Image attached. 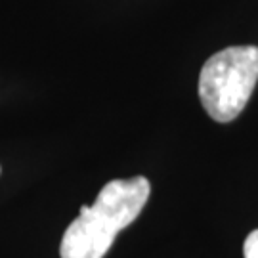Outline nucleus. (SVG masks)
<instances>
[{
	"mask_svg": "<svg viewBox=\"0 0 258 258\" xmlns=\"http://www.w3.org/2000/svg\"><path fill=\"white\" fill-rule=\"evenodd\" d=\"M151 194L146 176L111 180L92 205L81 207L79 216L65 230L59 245L61 258H103L117 233L140 216Z\"/></svg>",
	"mask_w": 258,
	"mask_h": 258,
	"instance_id": "f257e3e1",
	"label": "nucleus"
},
{
	"mask_svg": "<svg viewBox=\"0 0 258 258\" xmlns=\"http://www.w3.org/2000/svg\"><path fill=\"white\" fill-rule=\"evenodd\" d=\"M256 81L258 48H224L205 61L199 75V100L211 119L230 122L249 103Z\"/></svg>",
	"mask_w": 258,
	"mask_h": 258,
	"instance_id": "f03ea898",
	"label": "nucleus"
},
{
	"mask_svg": "<svg viewBox=\"0 0 258 258\" xmlns=\"http://www.w3.org/2000/svg\"><path fill=\"white\" fill-rule=\"evenodd\" d=\"M243 256L245 258H258V230L250 231L243 245Z\"/></svg>",
	"mask_w": 258,
	"mask_h": 258,
	"instance_id": "7ed1b4c3",
	"label": "nucleus"
}]
</instances>
